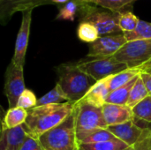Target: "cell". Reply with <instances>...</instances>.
<instances>
[{
    "mask_svg": "<svg viewBox=\"0 0 151 150\" xmlns=\"http://www.w3.org/2000/svg\"><path fill=\"white\" fill-rule=\"evenodd\" d=\"M141 71L142 72H148L151 74V60H150L147 64H145L144 65H142L141 68Z\"/></svg>",
    "mask_w": 151,
    "mask_h": 150,
    "instance_id": "obj_33",
    "label": "cell"
},
{
    "mask_svg": "<svg viewBox=\"0 0 151 150\" xmlns=\"http://www.w3.org/2000/svg\"><path fill=\"white\" fill-rule=\"evenodd\" d=\"M82 4H83L78 0H70L59 8V11L56 16V19L73 21Z\"/></svg>",
    "mask_w": 151,
    "mask_h": 150,
    "instance_id": "obj_24",
    "label": "cell"
},
{
    "mask_svg": "<svg viewBox=\"0 0 151 150\" xmlns=\"http://www.w3.org/2000/svg\"><path fill=\"white\" fill-rule=\"evenodd\" d=\"M125 150H135V148H134V146H133V147H129V148H127V149Z\"/></svg>",
    "mask_w": 151,
    "mask_h": 150,
    "instance_id": "obj_35",
    "label": "cell"
},
{
    "mask_svg": "<svg viewBox=\"0 0 151 150\" xmlns=\"http://www.w3.org/2000/svg\"><path fill=\"white\" fill-rule=\"evenodd\" d=\"M140 19L132 11V10H125L119 12V27L121 32H133L138 26Z\"/></svg>",
    "mask_w": 151,
    "mask_h": 150,
    "instance_id": "obj_23",
    "label": "cell"
},
{
    "mask_svg": "<svg viewBox=\"0 0 151 150\" xmlns=\"http://www.w3.org/2000/svg\"><path fill=\"white\" fill-rule=\"evenodd\" d=\"M127 42L135 40H150L151 39V22H147L140 19L137 27L133 32L124 33Z\"/></svg>",
    "mask_w": 151,
    "mask_h": 150,
    "instance_id": "obj_26",
    "label": "cell"
},
{
    "mask_svg": "<svg viewBox=\"0 0 151 150\" xmlns=\"http://www.w3.org/2000/svg\"><path fill=\"white\" fill-rule=\"evenodd\" d=\"M103 115L108 126L126 123L134 118L133 110L127 105L105 103L103 106Z\"/></svg>",
    "mask_w": 151,
    "mask_h": 150,
    "instance_id": "obj_13",
    "label": "cell"
},
{
    "mask_svg": "<svg viewBox=\"0 0 151 150\" xmlns=\"http://www.w3.org/2000/svg\"><path fill=\"white\" fill-rule=\"evenodd\" d=\"M25 89L23 67L16 65L11 61L6 69L4 89L8 100L9 109L17 107L19 98Z\"/></svg>",
    "mask_w": 151,
    "mask_h": 150,
    "instance_id": "obj_8",
    "label": "cell"
},
{
    "mask_svg": "<svg viewBox=\"0 0 151 150\" xmlns=\"http://www.w3.org/2000/svg\"><path fill=\"white\" fill-rule=\"evenodd\" d=\"M79 68L96 82L128 69L126 64L117 61L113 57L92 58L77 62Z\"/></svg>",
    "mask_w": 151,
    "mask_h": 150,
    "instance_id": "obj_7",
    "label": "cell"
},
{
    "mask_svg": "<svg viewBox=\"0 0 151 150\" xmlns=\"http://www.w3.org/2000/svg\"><path fill=\"white\" fill-rule=\"evenodd\" d=\"M32 11L33 10H28L22 12V20L17 34L14 54L12 59V62H13L16 65L21 67H23L25 64L26 53L28 45L30 27L32 21Z\"/></svg>",
    "mask_w": 151,
    "mask_h": 150,
    "instance_id": "obj_10",
    "label": "cell"
},
{
    "mask_svg": "<svg viewBox=\"0 0 151 150\" xmlns=\"http://www.w3.org/2000/svg\"><path fill=\"white\" fill-rule=\"evenodd\" d=\"M106 129L118 140L123 141L129 147H133L137 143L144 131L139 127L133 119L123 124L110 126Z\"/></svg>",
    "mask_w": 151,
    "mask_h": 150,
    "instance_id": "obj_12",
    "label": "cell"
},
{
    "mask_svg": "<svg viewBox=\"0 0 151 150\" xmlns=\"http://www.w3.org/2000/svg\"><path fill=\"white\" fill-rule=\"evenodd\" d=\"M52 4L50 0H0V21L6 25L18 11L34 10L37 6Z\"/></svg>",
    "mask_w": 151,
    "mask_h": 150,
    "instance_id": "obj_11",
    "label": "cell"
},
{
    "mask_svg": "<svg viewBox=\"0 0 151 150\" xmlns=\"http://www.w3.org/2000/svg\"><path fill=\"white\" fill-rule=\"evenodd\" d=\"M37 150H42V149H41V147H40V148H39Z\"/></svg>",
    "mask_w": 151,
    "mask_h": 150,
    "instance_id": "obj_37",
    "label": "cell"
},
{
    "mask_svg": "<svg viewBox=\"0 0 151 150\" xmlns=\"http://www.w3.org/2000/svg\"><path fill=\"white\" fill-rule=\"evenodd\" d=\"M27 117V111L20 107H14L9 109L4 117L2 128L12 129L23 126Z\"/></svg>",
    "mask_w": 151,
    "mask_h": 150,
    "instance_id": "obj_17",
    "label": "cell"
},
{
    "mask_svg": "<svg viewBox=\"0 0 151 150\" xmlns=\"http://www.w3.org/2000/svg\"><path fill=\"white\" fill-rule=\"evenodd\" d=\"M134 117L151 124V96H147L134 109Z\"/></svg>",
    "mask_w": 151,
    "mask_h": 150,
    "instance_id": "obj_28",
    "label": "cell"
},
{
    "mask_svg": "<svg viewBox=\"0 0 151 150\" xmlns=\"http://www.w3.org/2000/svg\"><path fill=\"white\" fill-rule=\"evenodd\" d=\"M139 76V75H138ZM138 76L134 78L127 85L111 91L107 98H106V103H112V104H119V105H127V100L129 98L130 92L132 90V88L134 87V83L137 80Z\"/></svg>",
    "mask_w": 151,
    "mask_h": 150,
    "instance_id": "obj_19",
    "label": "cell"
},
{
    "mask_svg": "<svg viewBox=\"0 0 151 150\" xmlns=\"http://www.w3.org/2000/svg\"><path fill=\"white\" fill-rule=\"evenodd\" d=\"M141 69L139 68H134V69H127L121 72H119L115 75H112L109 77V88L110 92L114 91L127 83H129L134 78L140 75Z\"/></svg>",
    "mask_w": 151,
    "mask_h": 150,
    "instance_id": "obj_18",
    "label": "cell"
},
{
    "mask_svg": "<svg viewBox=\"0 0 151 150\" xmlns=\"http://www.w3.org/2000/svg\"><path fill=\"white\" fill-rule=\"evenodd\" d=\"M76 103L70 102L38 106L27 111L23 125L28 136L38 140L42 134L60 125L74 111Z\"/></svg>",
    "mask_w": 151,
    "mask_h": 150,
    "instance_id": "obj_1",
    "label": "cell"
},
{
    "mask_svg": "<svg viewBox=\"0 0 151 150\" xmlns=\"http://www.w3.org/2000/svg\"><path fill=\"white\" fill-rule=\"evenodd\" d=\"M78 144H93V143H102L110 141L118 140L111 132L104 128H99L93 131L76 133Z\"/></svg>",
    "mask_w": 151,
    "mask_h": 150,
    "instance_id": "obj_16",
    "label": "cell"
},
{
    "mask_svg": "<svg viewBox=\"0 0 151 150\" xmlns=\"http://www.w3.org/2000/svg\"><path fill=\"white\" fill-rule=\"evenodd\" d=\"M80 22H88L100 36L123 34L119 27V12H114L91 4H83L80 9Z\"/></svg>",
    "mask_w": 151,
    "mask_h": 150,
    "instance_id": "obj_4",
    "label": "cell"
},
{
    "mask_svg": "<svg viewBox=\"0 0 151 150\" xmlns=\"http://www.w3.org/2000/svg\"><path fill=\"white\" fill-rule=\"evenodd\" d=\"M58 84L60 86L68 102L77 103L85 97L90 88L96 83L90 76L83 72L77 63L61 64L57 68Z\"/></svg>",
    "mask_w": 151,
    "mask_h": 150,
    "instance_id": "obj_2",
    "label": "cell"
},
{
    "mask_svg": "<svg viewBox=\"0 0 151 150\" xmlns=\"http://www.w3.org/2000/svg\"><path fill=\"white\" fill-rule=\"evenodd\" d=\"M127 42L124 34L100 36L88 46L87 57L102 58L113 57Z\"/></svg>",
    "mask_w": 151,
    "mask_h": 150,
    "instance_id": "obj_9",
    "label": "cell"
},
{
    "mask_svg": "<svg viewBox=\"0 0 151 150\" xmlns=\"http://www.w3.org/2000/svg\"><path fill=\"white\" fill-rule=\"evenodd\" d=\"M68 99L60 86L57 83L56 86L49 91L47 94H45L43 96L40 97L37 101V105L38 106H42V105H48V104H58V103H67Z\"/></svg>",
    "mask_w": 151,
    "mask_h": 150,
    "instance_id": "obj_22",
    "label": "cell"
},
{
    "mask_svg": "<svg viewBox=\"0 0 151 150\" xmlns=\"http://www.w3.org/2000/svg\"><path fill=\"white\" fill-rule=\"evenodd\" d=\"M129 146L119 140L110 141L102 143L80 144L78 150H125Z\"/></svg>",
    "mask_w": 151,
    "mask_h": 150,
    "instance_id": "obj_27",
    "label": "cell"
},
{
    "mask_svg": "<svg viewBox=\"0 0 151 150\" xmlns=\"http://www.w3.org/2000/svg\"><path fill=\"white\" fill-rule=\"evenodd\" d=\"M39 148H40V145H39L38 141L28 136L27 140L25 141L20 150H37Z\"/></svg>",
    "mask_w": 151,
    "mask_h": 150,
    "instance_id": "obj_31",
    "label": "cell"
},
{
    "mask_svg": "<svg viewBox=\"0 0 151 150\" xmlns=\"http://www.w3.org/2000/svg\"><path fill=\"white\" fill-rule=\"evenodd\" d=\"M135 150H151V129H145L134 145Z\"/></svg>",
    "mask_w": 151,
    "mask_h": 150,
    "instance_id": "obj_30",
    "label": "cell"
},
{
    "mask_svg": "<svg viewBox=\"0 0 151 150\" xmlns=\"http://www.w3.org/2000/svg\"><path fill=\"white\" fill-rule=\"evenodd\" d=\"M70 0H50L51 4H65Z\"/></svg>",
    "mask_w": 151,
    "mask_h": 150,
    "instance_id": "obj_34",
    "label": "cell"
},
{
    "mask_svg": "<svg viewBox=\"0 0 151 150\" xmlns=\"http://www.w3.org/2000/svg\"><path fill=\"white\" fill-rule=\"evenodd\" d=\"M140 76H141V78L142 79V80L144 82V85H145V87H146V88L148 90L149 95L151 96V74L142 71L141 73H140Z\"/></svg>",
    "mask_w": 151,
    "mask_h": 150,
    "instance_id": "obj_32",
    "label": "cell"
},
{
    "mask_svg": "<svg viewBox=\"0 0 151 150\" xmlns=\"http://www.w3.org/2000/svg\"><path fill=\"white\" fill-rule=\"evenodd\" d=\"M27 137L23 126L12 129L2 128L1 150H20Z\"/></svg>",
    "mask_w": 151,
    "mask_h": 150,
    "instance_id": "obj_14",
    "label": "cell"
},
{
    "mask_svg": "<svg viewBox=\"0 0 151 150\" xmlns=\"http://www.w3.org/2000/svg\"><path fill=\"white\" fill-rule=\"evenodd\" d=\"M74 113L76 133L108 127L104 118L103 107L95 106L84 99L75 104Z\"/></svg>",
    "mask_w": 151,
    "mask_h": 150,
    "instance_id": "obj_5",
    "label": "cell"
},
{
    "mask_svg": "<svg viewBox=\"0 0 151 150\" xmlns=\"http://www.w3.org/2000/svg\"><path fill=\"white\" fill-rule=\"evenodd\" d=\"M78 1H80L81 4H86V3H85V0H78Z\"/></svg>",
    "mask_w": 151,
    "mask_h": 150,
    "instance_id": "obj_36",
    "label": "cell"
},
{
    "mask_svg": "<svg viewBox=\"0 0 151 150\" xmlns=\"http://www.w3.org/2000/svg\"><path fill=\"white\" fill-rule=\"evenodd\" d=\"M149 95H150L144 85V82L141 78V76L139 75L136 82L132 88V90L129 95V98L127 103V106L133 110L138 103H140L142 100H144Z\"/></svg>",
    "mask_w": 151,
    "mask_h": 150,
    "instance_id": "obj_21",
    "label": "cell"
},
{
    "mask_svg": "<svg viewBox=\"0 0 151 150\" xmlns=\"http://www.w3.org/2000/svg\"><path fill=\"white\" fill-rule=\"evenodd\" d=\"M113 57L130 69H140L151 60V39L127 42Z\"/></svg>",
    "mask_w": 151,
    "mask_h": 150,
    "instance_id": "obj_6",
    "label": "cell"
},
{
    "mask_svg": "<svg viewBox=\"0 0 151 150\" xmlns=\"http://www.w3.org/2000/svg\"><path fill=\"white\" fill-rule=\"evenodd\" d=\"M37 101L38 99L36 98L35 93L32 90L26 88L24 92L21 94V95L19 96L17 106L23 108L26 111H29L36 107Z\"/></svg>",
    "mask_w": 151,
    "mask_h": 150,
    "instance_id": "obj_29",
    "label": "cell"
},
{
    "mask_svg": "<svg viewBox=\"0 0 151 150\" xmlns=\"http://www.w3.org/2000/svg\"><path fill=\"white\" fill-rule=\"evenodd\" d=\"M77 36L81 42L90 44L99 39L100 34L92 24L88 22H80L77 27Z\"/></svg>",
    "mask_w": 151,
    "mask_h": 150,
    "instance_id": "obj_25",
    "label": "cell"
},
{
    "mask_svg": "<svg viewBox=\"0 0 151 150\" xmlns=\"http://www.w3.org/2000/svg\"><path fill=\"white\" fill-rule=\"evenodd\" d=\"M137 0H85L86 4H91L106 10L120 12L127 10L128 7L132 6V4Z\"/></svg>",
    "mask_w": 151,
    "mask_h": 150,
    "instance_id": "obj_20",
    "label": "cell"
},
{
    "mask_svg": "<svg viewBox=\"0 0 151 150\" xmlns=\"http://www.w3.org/2000/svg\"><path fill=\"white\" fill-rule=\"evenodd\" d=\"M110 93L109 78H106L96 82L83 99L95 106L103 107L106 103V98Z\"/></svg>",
    "mask_w": 151,
    "mask_h": 150,
    "instance_id": "obj_15",
    "label": "cell"
},
{
    "mask_svg": "<svg viewBox=\"0 0 151 150\" xmlns=\"http://www.w3.org/2000/svg\"><path fill=\"white\" fill-rule=\"evenodd\" d=\"M37 141L42 150H78L74 111L60 125L42 134Z\"/></svg>",
    "mask_w": 151,
    "mask_h": 150,
    "instance_id": "obj_3",
    "label": "cell"
}]
</instances>
